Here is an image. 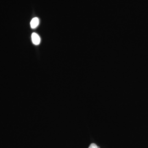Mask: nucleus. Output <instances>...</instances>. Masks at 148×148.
<instances>
[{
  "instance_id": "obj_3",
  "label": "nucleus",
  "mask_w": 148,
  "mask_h": 148,
  "mask_svg": "<svg viewBox=\"0 0 148 148\" xmlns=\"http://www.w3.org/2000/svg\"><path fill=\"white\" fill-rule=\"evenodd\" d=\"M88 148H98V147L95 144V143H92Z\"/></svg>"
},
{
  "instance_id": "obj_1",
  "label": "nucleus",
  "mask_w": 148,
  "mask_h": 148,
  "mask_svg": "<svg viewBox=\"0 0 148 148\" xmlns=\"http://www.w3.org/2000/svg\"><path fill=\"white\" fill-rule=\"evenodd\" d=\"M32 42L35 45H38L40 43V37L36 33H32Z\"/></svg>"
},
{
  "instance_id": "obj_2",
  "label": "nucleus",
  "mask_w": 148,
  "mask_h": 148,
  "mask_svg": "<svg viewBox=\"0 0 148 148\" xmlns=\"http://www.w3.org/2000/svg\"><path fill=\"white\" fill-rule=\"evenodd\" d=\"M39 24V19L38 18H34L30 22V26L32 29H35L38 25Z\"/></svg>"
}]
</instances>
